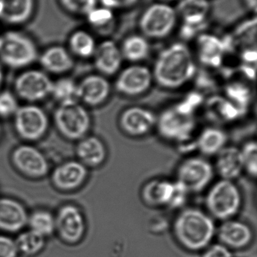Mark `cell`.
<instances>
[{
  "label": "cell",
  "instance_id": "obj_1",
  "mask_svg": "<svg viewBox=\"0 0 257 257\" xmlns=\"http://www.w3.org/2000/svg\"><path fill=\"white\" fill-rule=\"evenodd\" d=\"M152 72L160 87L175 90L193 79L196 66L189 48L184 44L175 43L160 53Z\"/></svg>",
  "mask_w": 257,
  "mask_h": 257
},
{
  "label": "cell",
  "instance_id": "obj_2",
  "mask_svg": "<svg viewBox=\"0 0 257 257\" xmlns=\"http://www.w3.org/2000/svg\"><path fill=\"white\" fill-rule=\"evenodd\" d=\"M173 235L178 244L188 251H203L212 244L217 227L214 219L198 208L181 211L173 222Z\"/></svg>",
  "mask_w": 257,
  "mask_h": 257
},
{
  "label": "cell",
  "instance_id": "obj_3",
  "mask_svg": "<svg viewBox=\"0 0 257 257\" xmlns=\"http://www.w3.org/2000/svg\"><path fill=\"white\" fill-rule=\"evenodd\" d=\"M242 196L232 181L221 179L208 190L205 206L208 214L222 222L233 219L241 210Z\"/></svg>",
  "mask_w": 257,
  "mask_h": 257
},
{
  "label": "cell",
  "instance_id": "obj_4",
  "mask_svg": "<svg viewBox=\"0 0 257 257\" xmlns=\"http://www.w3.org/2000/svg\"><path fill=\"white\" fill-rule=\"evenodd\" d=\"M39 57L36 44L19 32L9 31L0 36V61L11 69H24Z\"/></svg>",
  "mask_w": 257,
  "mask_h": 257
},
{
  "label": "cell",
  "instance_id": "obj_5",
  "mask_svg": "<svg viewBox=\"0 0 257 257\" xmlns=\"http://www.w3.org/2000/svg\"><path fill=\"white\" fill-rule=\"evenodd\" d=\"M53 120L60 134L70 141H79L87 136L92 126L90 114L79 102L59 104Z\"/></svg>",
  "mask_w": 257,
  "mask_h": 257
},
{
  "label": "cell",
  "instance_id": "obj_6",
  "mask_svg": "<svg viewBox=\"0 0 257 257\" xmlns=\"http://www.w3.org/2000/svg\"><path fill=\"white\" fill-rule=\"evenodd\" d=\"M155 127L163 139L182 145L191 140L196 121L194 116L184 114L173 106L161 113Z\"/></svg>",
  "mask_w": 257,
  "mask_h": 257
},
{
  "label": "cell",
  "instance_id": "obj_7",
  "mask_svg": "<svg viewBox=\"0 0 257 257\" xmlns=\"http://www.w3.org/2000/svg\"><path fill=\"white\" fill-rule=\"evenodd\" d=\"M13 118L15 132L26 142L40 140L49 127V119L46 113L34 104L19 106Z\"/></svg>",
  "mask_w": 257,
  "mask_h": 257
},
{
  "label": "cell",
  "instance_id": "obj_8",
  "mask_svg": "<svg viewBox=\"0 0 257 257\" xmlns=\"http://www.w3.org/2000/svg\"><path fill=\"white\" fill-rule=\"evenodd\" d=\"M214 168L202 157H190L183 161L177 170V182L189 193L203 191L212 181Z\"/></svg>",
  "mask_w": 257,
  "mask_h": 257
},
{
  "label": "cell",
  "instance_id": "obj_9",
  "mask_svg": "<svg viewBox=\"0 0 257 257\" xmlns=\"http://www.w3.org/2000/svg\"><path fill=\"white\" fill-rule=\"evenodd\" d=\"M53 81L42 70L29 69L21 72L14 82L17 97L30 104L40 102L51 96Z\"/></svg>",
  "mask_w": 257,
  "mask_h": 257
},
{
  "label": "cell",
  "instance_id": "obj_10",
  "mask_svg": "<svg viewBox=\"0 0 257 257\" xmlns=\"http://www.w3.org/2000/svg\"><path fill=\"white\" fill-rule=\"evenodd\" d=\"M177 21V13L173 8L164 3L149 6L140 20L142 33L150 39H162L173 30Z\"/></svg>",
  "mask_w": 257,
  "mask_h": 257
},
{
  "label": "cell",
  "instance_id": "obj_11",
  "mask_svg": "<svg viewBox=\"0 0 257 257\" xmlns=\"http://www.w3.org/2000/svg\"><path fill=\"white\" fill-rule=\"evenodd\" d=\"M11 160L16 170L28 178L40 179L49 172L46 157L33 145H18L12 151Z\"/></svg>",
  "mask_w": 257,
  "mask_h": 257
},
{
  "label": "cell",
  "instance_id": "obj_12",
  "mask_svg": "<svg viewBox=\"0 0 257 257\" xmlns=\"http://www.w3.org/2000/svg\"><path fill=\"white\" fill-rule=\"evenodd\" d=\"M55 232L63 242L75 244L84 238L86 223L81 210L67 204L59 208L55 217Z\"/></svg>",
  "mask_w": 257,
  "mask_h": 257
},
{
  "label": "cell",
  "instance_id": "obj_13",
  "mask_svg": "<svg viewBox=\"0 0 257 257\" xmlns=\"http://www.w3.org/2000/svg\"><path fill=\"white\" fill-rule=\"evenodd\" d=\"M153 80L152 72L147 67L133 65L119 74L115 83V88L125 96H140L149 90Z\"/></svg>",
  "mask_w": 257,
  "mask_h": 257
},
{
  "label": "cell",
  "instance_id": "obj_14",
  "mask_svg": "<svg viewBox=\"0 0 257 257\" xmlns=\"http://www.w3.org/2000/svg\"><path fill=\"white\" fill-rule=\"evenodd\" d=\"M88 168L78 160L66 161L57 166L51 173V183L57 190L63 192L76 190L85 182Z\"/></svg>",
  "mask_w": 257,
  "mask_h": 257
},
{
  "label": "cell",
  "instance_id": "obj_15",
  "mask_svg": "<svg viewBox=\"0 0 257 257\" xmlns=\"http://www.w3.org/2000/svg\"><path fill=\"white\" fill-rule=\"evenodd\" d=\"M157 117L152 111L140 106L126 108L119 117V126L131 137H142L149 134L156 125Z\"/></svg>",
  "mask_w": 257,
  "mask_h": 257
},
{
  "label": "cell",
  "instance_id": "obj_16",
  "mask_svg": "<svg viewBox=\"0 0 257 257\" xmlns=\"http://www.w3.org/2000/svg\"><path fill=\"white\" fill-rule=\"evenodd\" d=\"M218 242L231 250H239L248 247L253 240V232L247 223L231 219L223 221L217 229Z\"/></svg>",
  "mask_w": 257,
  "mask_h": 257
},
{
  "label": "cell",
  "instance_id": "obj_17",
  "mask_svg": "<svg viewBox=\"0 0 257 257\" xmlns=\"http://www.w3.org/2000/svg\"><path fill=\"white\" fill-rule=\"evenodd\" d=\"M110 83L101 75H89L77 83L78 101L87 106L103 105L110 97Z\"/></svg>",
  "mask_w": 257,
  "mask_h": 257
},
{
  "label": "cell",
  "instance_id": "obj_18",
  "mask_svg": "<svg viewBox=\"0 0 257 257\" xmlns=\"http://www.w3.org/2000/svg\"><path fill=\"white\" fill-rule=\"evenodd\" d=\"M29 214L25 207L12 198H0V230L7 233L21 232L27 226Z\"/></svg>",
  "mask_w": 257,
  "mask_h": 257
},
{
  "label": "cell",
  "instance_id": "obj_19",
  "mask_svg": "<svg viewBox=\"0 0 257 257\" xmlns=\"http://www.w3.org/2000/svg\"><path fill=\"white\" fill-rule=\"evenodd\" d=\"M178 191L176 181L166 179H154L146 183L141 190L143 202L154 208H170Z\"/></svg>",
  "mask_w": 257,
  "mask_h": 257
},
{
  "label": "cell",
  "instance_id": "obj_20",
  "mask_svg": "<svg viewBox=\"0 0 257 257\" xmlns=\"http://www.w3.org/2000/svg\"><path fill=\"white\" fill-rule=\"evenodd\" d=\"M93 57L95 67L103 76H111L117 73L123 60L121 50L112 41L100 44Z\"/></svg>",
  "mask_w": 257,
  "mask_h": 257
},
{
  "label": "cell",
  "instance_id": "obj_21",
  "mask_svg": "<svg viewBox=\"0 0 257 257\" xmlns=\"http://www.w3.org/2000/svg\"><path fill=\"white\" fill-rule=\"evenodd\" d=\"M75 154L78 161L87 168L99 167L107 157L105 145L96 136H85L78 141Z\"/></svg>",
  "mask_w": 257,
  "mask_h": 257
},
{
  "label": "cell",
  "instance_id": "obj_22",
  "mask_svg": "<svg viewBox=\"0 0 257 257\" xmlns=\"http://www.w3.org/2000/svg\"><path fill=\"white\" fill-rule=\"evenodd\" d=\"M215 169L220 178L232 181L244 171L241 149L235 146H226L217 154Z\"/></svg>",
  "mask_w": 257,
  "mask_h": 257
},
{
  "label": "cell",
  "instance_id": "obj_23",
  "mask_svg": "<svg viewBox=\"0 0 257 257\" xmlns=\"http://www.w3.org/2000/svg\"><path fill=\"white\" fill-rule=\"evenodd\" d=\"M198 56L202 64L217 68L221 65L227 49L226 42L211 34L199 36L197 43Z\"/></svg>",
  "mask_w": 257,
  "mask_h": 257
},
{
  "label": "cell",
  "instance_id": "obj_24",
  "mask_svg": "<svg viewBox=\"0 0 257 257\" xmlns=\"http://www.w3.org/2000/svg\"><path fill=\"white\" fill-rule=\"evenodd\" d=\"M39 63L44 70L54 75H63L74 66L72 54L62 46H52L39 56Z\"/></svg>",
  "mask_w": 257,
  "mask_h": 257
},
{
  "label": "cell",
  "instance_id": "obj_25",
  "mask_svg": "<svg viewBox=\"0 0 257 257\" xmlns=\"http://www.w3.org/2000/svg\"><path fill=\"white\" fill-rule=\"evenodd\" d=\"M205 108L208 118L219 123L235 121L244 113L227 98L219 96L208 99Z\"/></svg>",
  "mask_w": 257,
  "mask_h": 257
},
{
  "label": "cell",
  "instance_id": "obj_26",
  "mask_svg": "<svg viewBox=\"0 0 257 257\" xmlns=\"http://www.w3.org/2000/svg\"><path fill=\"white\" fill-rule=\"evenodd\" d=\"M0 19L9 24H22L33 16L35 0H0Z\"/></svg>",
  "mask_w": 257,
  "mask_h": 257
},
{
  "label": "cell",
  "instance_id": "obj_27",
  "mask_svg": "<svg viewBox=\"0 0 257 257\" xmlns=\"http://www.w3.org/2000/svg\"><path fill=\"white\" fill-rule=\"evenodd\" d=\"M227 139V135L221 128H205L196 139V148L204 155H217L226 146Z\"/></svg>",
  "mask_w": 257,
  "mask_h": 257
},
{
  "label": "cell",
  "instance_id": "obj_28",
  "mask_svg": "<svg viewBox=\"0 0 257 257\" xmlns=\"http://www.w3.org/2000/svg\"><path fill=\"white\" fill-rule=\"evenodd\" d=\"M209 10L208 0H182L178 6L179 15L186 25L190 27L203 24Z\"/></svg>",
  "mask_w": 257,
  "mask_h": 257
},
{
  "label": "cell",
  "instance_id": "obj_29",
  "mask_svg": "<svg viewBox=\"0 0 257 257\" xmlns=\"http://www.w3.org/2000/svg\"><path fill=\"white\" fill-rule=\"evenodd\" d=\"M121 52L125 60L137 63L145 60L149 55V45L143 36H131L124 41Z\"/></svg>",
  "mask_w": 257,
  "mask_h": 257
},
{
  "label": "cell",
  "instance_id": "obj_30",
  "mask_svg": "<svg viewBox=\"0 0 257 257\" xmlns=\"http://www.w3.org/2000/svg\"><path fill=\"white\" fill-rule=\"evenodd\" d=\"M69 52L80 58L93 57L96 44L92 35L83 30L74 32L69 39Z\"/></svg>",
  "mask_w": 257,
  "mask_h": 257
},
{
  "label": "cell",
  "instance_id": "obj_31",
  "mask_svg": "<svg viewBox=\"0 0 257 257\" xmlns=\"http://www.w3.org/2000/svg\"><path fill=\"white\" fill-rule=\"evenodd\" d=\"M18 253L33 256L40 253L45 246V238L32 230L21 232L15 240Z\"/></svg>",
  "mask_w": 257,
  "mask_h": 257
},
{
  "label": "cell",
  "instance_id": "obj_32",
  "mask_svg": "<svg viewBox=\"0 0 257 257\" xmlns=\"http://www.w3.org/2000/svg\"><path fill=\"white\" fill-rule=\"evenodd\" d=\"M27 226L30 230L46 238L55 232V218L46 210H37L29 215Z\"/></svg>",
  "mask_w": 257,
  "mask_h": 257
},
{
  "label": "cell",
  "instance_id": "obj_33",
  "mask_svg": "<svg viewBox=\"0 0 257 257\" xmlns=\"http://www.w3.org/2000/svg\"><path fill=\"white\" fill-rule=\"evenodd\" d=\"M51 96L59 104L78 102L77 97V83L70 78H60L53 81Z\"/></svg>",
  "mask_w": 257,
  "mask_h": 257
},
{
  "label": "cell",
  "instance_id": "obj_34",
  "mask_svg": "<svg viewBox=\"0 0 257 257\" xmlns=\"http://www.w3.org/2000/svg\"><path fill=\"white\" fill-rule=\"evenodd\" d=\"M226 98L241 111H245L251 99L250 89L241 83L234 82L226 87Z\"/></svg>",
  "mask_w": 257,
  "mask_h": 257
},
{
  "label": "cell",
  "instance_id": "obj_35",
  "mask_svg": "<svg viewBox=\"0 0 257 257\" xmlns=\"http://www.w3.org/2000/svg\"><path fill=\"white\" fill-rule=\"evenodd\" d=\"M244 170L252 178L257 174V145L255 141L247 142L241 149Z\"/></svg>",
  "mask_w": 257,
  "mask_h": 257
},
{
  "label": "cell",
  "instance_id": "obj_36",
  "mask_svg": "<svg viewBox=\"0 0 257 257\" xmlns=\"http://www.w3.org/2000/svg\"><path fill=\"white\" fill-rule=\"evenodd\" d=\"M88 21L93 27L106 30L113 26V15L111 10L107 8H95L87 15Z\"/></svg>",
  "mask_w": 257,
  "mask_h": 257
},
{
  "label": "cell",
  "instance_id": "obj_37",
  "mask_svg": "<svg viewBox=\"0 0 257 257\" xmlns=\"http://www.w3.org/2000/svg\"><path fill=\"white\" fill-rule=\"evenodd\" d=\"M19 108L18 97L9 90L0 91V117L9 118L15 115Z\"/></svg>",
  "mask_w": 257,
  "mask_h": 257
},
{
  "label": "cell",
  "instance_id": "obj_38",
  "mask_svg": "<svg viewBox=\"0 0 257 257\" xmlns=\"http://www.w3.org/2000/svg\"><path fill=\"white\" fill-rule=\"evenodd\" d=\"M65 10L74 15H87L97 7L98 0H59Z\"/></svg>",
  "mask_w": 257,
  "mask_h": 257
},
{
  "label": "cell",
  "instance_id": "obj_39",
  "mask_svg": "<svg viewBox=\"0 0 257 257\" xmlns=\"http://www.w3.org/2000/svg\"><path fill=\"white\" fill-rule=\"evenodd\" d=\"M202 103H203V97L202 95L196 92H193L187 95L182 101L178 102L175 106L184 114L194 116L196 110Z\"/></svg>",
  "mask_w": 257,
  "mask_h": 257
},
{
  "label": "cell",
  "instance_id": "obj_40",
  "mask_svg": "<svg viewBox=\"0 0 257 257\" xmlns=\"http://www.w3.org/2000/svg\"><path fill=\"white\" fill-rule=\"evenodd\" d=\"M15 240L7 235H0V257H18Z\"/></svg>",
  "mask_w": 257,
  "mask_h": 257
},
{
  "label": "cell",
  "instance_id": "obj_41",
  "mask_svg": "<svg viewBox=\"0 0 257 257\" xmlns=\"http://www.w3.org/2000/svg\"><path fill=\"white\" fill-rule=\"evenodd\" d=\"M202 257H233V253L220 242L212 243L203 250Z\"/></svg>",
  "mask_w": 257,
  "mask_h": 257
},
{
  "label": "cell",
  "instance_id": "obj_42",
  "mask_svg": "<svg viewBox=\"0 0 257 257\" xmlns=\"http://www.w3.org/2000/svg\"><path fill=\"white\" fill-rule=\"evenodd\" d=\"M251 21V20H250ZM238 37L245 42H255L256 41V19L244 23L237 31Z\"/></svg>",
  "mask_w": 257,
  "mask_h": 257
},
{
  "label": "cell",
  "instance_id": "obj_43",
  "mask_svg": "<svg viewBox=\"0 0 257 257\" xmlns=\"http://www.w3.org/2000/svg\"><path fill=\"white\" fill-rule=\"evenodd\" d=\"M138 0H101L104 7L107 9H122V8L129 7Z\"/></svg>",
  "mask_w": 257,
  "mask_h": 257
},
{
  "label": "cell",
  "instance_id": "obj_44",
  "mask_svg": "<svg viewBox=\"0 0 257 257\" xmlns=\"http://www.w3.org/2000/svg\"><path fill=\"white\" fill-rule=\"evenodd\" d=\"M247 6L250 8L251 10L256 11V0H245Z\"/></svg>",
  "mask_w": 257,
  "mask_h": 257
},
{
  "label": "cell",
  "instance_id": "obj_45",
  "mask_svg": "<svg viewBox=\"0 0 257 257\" xmlns=\"http://www.w3.org/2000/svg\"><path fill=\"white\" fill-rule=\"evenodd\" d=\"M3 81H4V72H3L2 65L0 64V88H1L2 86H3Z\"/></svg>",
  "mask_w": 257,
  "mask_h": 257
},
{
  "label": "cell",
  "instance_id": "obj_46",
  "mask_svg": "<svg viewBox=\"0 0 257 257\" xmlns=\"http://www.w3.org/2000/svg\"><path fill=\"white\" fill-rule=\"evenodd\" d=\"M1 136H2V127H1V125H0V138H1Z\"/></svg>",
  "mask_w": 257,
  "mask_h": 257
},
{
  "label": "cell",
  "instance_id": "obj_47",
  "mask_svg": "<svg viewBox=\"0 0 257 257\" xmlns=\"http://www.w3.org/2000/svg\"><path fill=\"white\" fill-rule=\"evenodd\" d=\"M0 15H1V4H0Z\"/></svg>",
  "mask_w": 257,
  "mask_h": 257
},
{
  "label": "cell",
  "instance_id": "obj_48",
  "mask_svg": "<svg viewBox=\"0 0 257 257\" xmlns=\"http://www.w3.org/2000/svg\"><path fill=\"white\" fill-rule=\"evenodd\" d=\"M165 1H172V0H165Z\"/></svg>",
  "mask_w": 257,
  "mask_h": 257
}]
</instances>
